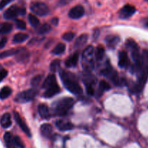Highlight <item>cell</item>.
<instances>
[{"instance_id":"6da1fadb","label":"cell","mask_w":148,"mask_h":148,"mask_svg":"<svg viewBox=\"0 0 148 148\" xmlns=\"http://www.w3.org/2000/svg\"><path fill=\"white\" fill-rule=\"evenodd\" d=\"M60 76L64 85L66 89L75 94H82V89L78 83L76 77L72 73L66 71H62L60 72Z\"/></svg>"},{"instance_id":"7a4b0ae2","label":"cell","mask_w":148,"mask_h":148,"mask_svg":"<svg viewBox=\"0 0 148 148\" xmlns=\"http://www.w3.org/2000/svg\"><path fill=\"white\" fill-rule=\"evenodd\" d=\"M75 104V101L71 97H64L55 102L53 106V112L58 115H65Z\"/></svg>"},{"instance_id":"3957f363","label":"cell","mask_w":148,"mask_h":148,"mask_svg":"<svg viewBox=\"0 0 148 148\" xmlns=\"http://www.w3.org/2000/svg\"><path fill=\"white\" fill-rule=\"evenodd\" d=\"M94 55V49L92 46H88L82 53V67L87 72H90L93 69Z\"/></svg>"},{"instance_id":"277c9868","label":"cell","mask_w":148,"mask_h":148,"mask_svg":"<svg viewBox=\"0 0 148 148\" xmlns=\"http://www.w3.org/2000/svg\"><path fill=\"white\" fill-rule=\"evenodd\" d=\"M25 14V9L19 7L17 5H12L4 12V17L7 20H12L17 17L18 15H23Z\"/></svg>"},{"instance_id":"5b68a950","label":"cell","mask_w":148,"mask_h":148,"mask_svg":"<svg viewBox=\"0 0 148 148\" xmlns=\"http://www.w3.org/2000/svg\"><path fill=\"white\" fill-rule=\"evenodd\" d=\"M36 94H37V91L35 89H30L22 91V92L19 93V94L16 96L15 101L20 103L27 102H29L30 101V100H33L34 97H36Z\"/></svg>"},{"instance_id":"8992f818","label":"cell","mask_w":148,"mask_h":148,"mask_svg":"<svg viewBox=\"0 0 148 148\" xmlns=\"http://www.w3.org/2000/svg\"><path fill=\"white\" fill-rule=\"evenodd\" d=\"M30 10L36 15L45 16L49 12V9L46 4L43 2H33L30 5Z\"/></svg>"},{"instance_id":"52a82bcc","label":"cell","mask_w":148,"mask_h":148,"mask_svg":"<svg viewBox=\"0 0 148 148\" xmlns=\"http://www.w3.org/2000/svg\"><path fill=\"white\" fill-rule=\"evenodd\" d=\"M14 119H15L17 123L18 124V126L20 127V129L23 131V132H24L27 136L30 137V136H31V133H30V129H29L28 126H27L24 120H23V118L20 117V114H19L17 112H14Z\"/></svg>"},{"instance_id":"ba28073f","label":"cell","mask_w":148,"mask_h":148,"mask_svg":"<svg viewBox=\"0 0 148 148\" xmlns=\"http://www.w3.org/2000/svg\"><path fill=\"white\" fill-rule=\"evenodd\" d=\"M85 14V9L82 6L77 5L72 7L69 12V17L72 19H79Z\"/></svg>"},{"instance_id":"9c48e42d","label":"cell","mask_w":148,"mask_h":148,"mask_svg":"<svg viewBox=\"0 0 148 148\" xmlns=\"http://www.w3.org/2000/svg\"><path fill=\"white\" fill-rule=\"evenodd\" d=\"M135 11L136 9L134 6L130 5V4H126L120 10V17L121 18H128V17L132 16L134 13L135 12Z\"/></svg>"},{"instance_id":"30bf717a","label":"cell","mask_w":148,"mask_h":148,"mask_svg":"<svg viewBox=\"0 0 148 148\" xmlns=\"http://www.w3.org/2000/svg\"><path fill=\"white\" fill-rule=\"evenodd\" d=\"M60 87L59 86V85H58L57 83H56L54 85L51 86L46 89V91H45L44 94H43V96H44L45 97H46V98H50V97H53V96L56 95V94H59V93L60 92Z\"/></svg>"},{"instance_id":"8fae6325","label":"cell","mask_w":148,"mask_h":148,"mask_svg":"<svg viewBox=\"0 0 148 148\" xmlns=\"http://www.w3.org/2000/svg\"><path fill=\"white\" fill-rule=\"evenodd\" d=\"M4 140L7 148H17L14 142V138L11 133L6 132L4 135Z\"/></svg>"},{"instance_id":"7c38bea8","label":"cell","mask_w":148,"mask_h":148,"mask_svg":"<svg viewBox=\"0 0 148 148\" xmlns=\"http://www.w3.org/2000/svg\"><path fill=\"white\" fill-rule=\"evenodd\" d=\"M40 132L45 137L51 138L53 134V127L49 123H44L40 126Z\"/></svg>"},{"instance_id":"4fadbf2b","label":"cell","mask_w":148,"mask_h":148,"mask_svg":"<svg viewBox=\"0 0 148 148\" xmlns=\"http://www.w3.org/2000/svg\"><path fill=\"white\" fill-rule=\"evenodd\" d=\"M30 56V53L28 51L25 49H19L17 50V52L16 53V59L19 62H25L27 60Z\"/></svg>"},{"instance_id":"5bb4252c","label":"cell","mask_w":148,"mask_h":148,"mask_svg":"<svg viewBox=\"0 0 148 148\" xmlns=\"http://www.w3.org/2000/svg\"><path fill=\"white\" fill-rule=\"evenodd\" d=\"M129 65V58L127 52L122 51L119 55V66L120 68H126Z\"/></svg>"},{"instance_id":"9a60e30c","label":"cell","mask_w":148,"mask_h":148,"mask_svg":"<svg viewBox=\"0 0 148 148\" xmlns=\"http://www.w3.org/2000/svg\"><path fill=\"white\" fill-rule=\"evenodd\" d=\"M78 59H79V53L76 52V53L73 54L71 57H68L65 61V65L67 68H72V67L76 66L77 64Z\"/></svg>"},{"instance_id":"2e32d148","label":"cell","mask_w":148,"mask_h":148,"mask_svg":"<svg viewBox=\"0 0 148 148\" xmlns=\"http://www.w3.org/2000/svg\"><path fill=\"white\" fill-rule=\"evenodd\" d=\"M56 126L58 127V129L61 131H68L71 130L74 128L73 124L70 122L64 121L63 120H58L56 123Z\"/></svg>"},{"instance_id":"e0dca14e","label":"cell","mask_w":148,"mask_h":148,"mask_svg":"<svg viewBox=\"0 0 148 148\" xmlns=\"http://www.w3.org/2000/svg\"><path fill=\"white\" fill-rule=\"evenodd\" d=\"M106 41L108 47L113 49V48H115V46L119 41V37L114 35H110L106 37Z\"/></svg>"},{"instance_id":"ac0fdd59","label":"cell","mask_w":148,"mask_h":148,"mask_svg":"<svg viewBox=\"0 0 148 148\" xmlns=\"http://www.w3.org/2000/svg\"><path fill=\"white\" fill-rule=\"evenodd\" d=\"M38 113L40 117L44 119H48L51 117L49 107L44 104H41L38 106Z\"/></svg>"},{"instance_id":"d6986e66","label":"cell","mask_w":148,"mask_h":148,"mask_svg":"<svg viewBox=\"0 0 148 148\" xmlns=\"http://www.w3.org/2000/svg\"><path fill=\"white\" fill-rule=\"evenodd\" d=\"M0 123H1V126L4 129L9 128L12 125V120H11V115L10 113H4L1 118V120H0Z\"/></svg>"},{"instance_id":"ffe728a7","label":"cell","mask_w":148,"mask_h":148,"mask_svg":"<svg viewBox=\"0 0 148 148\" xmlns=\"http://www.w3.org/2000/svg\"><path fill=\"white\" fill-rule=\"evenodd\" d=\"M55 84H56V76H55L53 74H50V75H48L46 77V78L45 79L44 82L43 84V88L44 89H48L49 87L51 86L54 85Z\"/></svg>"},{"instance_id":"44dd1931","label":"cell","mask_w":148,"mask_h":148,"mask_svg":"<svg viewBox=\"0 0 148 148\" xmlns=\"http://www.w3.org/2000/svg\"><path fill=\"white\" fill-rule=\"evenodd\" d=\"M88 39V36L85 33H83L81 36H79L77 39H76L75 43V46L76 48H81L87 43Z\"/></svg>"},{"instance_id":"7402d4cb","label":"cell","mask_w":148,"mask_h":148,"mask_svg":"<svg viewBox=\"0 0 148 148\" xmlns=\"http://www.w3.org/2000/svg\"><path fill=\"white\" fill-rule=\"evenodd\" d=\"M110 89H111V86H110L109 84L106 81L103 80V81H101L99 83V87H98V91H97V96L101 97L104 91H107V90Z\"/></svg>"},{"instance_id":"603a6c76","label":"cell","mask_w":148,"mask_h":148,"mask_svg":"<svg viewBox=\"0 0 148 148\" xmlns=\"http://www.w3.org/2000/svg\"><path fill=\"white\" fill-rule=\"evenodd\" d=\"M28 38V35L26 34V33H18L17 34H15L13 37V42L16 44L22 43V42H24L25 41H26Z\"/></svg>"},{"instance_id":"cb8c5ba5","label":"cell","mask_w":148,"mask_h":148,"mask_svg":"<svg viewBox=\"0 0 148 148\" xmlns=\"http://www.w3.org/2000/svg\"><path fill=\"white\" fill-rule=\"evenodd\" d=\"M12 30V25L10 23H4L0 26V36L7 34Z\"/></svg>"},{"instance_id":"d4e9b609","label":"cell","mask_w":148,"mask_h":148,"mask_svg":"<svg viewBox=\"0 0 148 148\" xmlns=\"http://www.w3.org/2000/svg\"><path fill=\"white\" fill-rule=\"evenodd\" d=\"M66 49V46L63 43H59L57 45H56L54 48L52 50V53L53 55H62Z\"/></svg>"},{"instance_id":"484cf974","label":"cell","mask_w":148,"mask_h":148,"mask_svg":"<svg viewBox=\"0 0 148 148\" xmlns=\"http://www.w3.org/2000/svg\"><path fill=\"white\" fill-rule=\"evenodd\" d=\"M12 94V89L9 86H4L0 90V99L4 100L7 98Z\"/></svg>"},{"instance_id":"4316f807","label":"cell","mask_w":148,"mask_h":148,"mask_svg":"<svg viewBox=\"0 0 148 148\" xmlns=\"http://www.w3.org/2000/svg\"><path fill=\"white\" fill-rule=\"evenodd\" d=\"M95 55L97 60H102L104 57V55H105V50H104V48L101 46H98L96 49V51H95Z\"/></svg>"},{"instance_id":"83f0119b","label":"cell","mask_w":148,"mask_h":148,"mask_svg":"<svg viewBox=\"0 0 148 148\" xmlns=\"http://www.w3.org/2000/svg\"><path fill=\"white\" fill-rule=\"evenodd\" d=\"M28 20L30 24L33 26V28H38L40 25V21L36 15L33 14H30L28 15Z\"/></svg>"},{"instance_id":"f1b7e54d","label":"cell","mask_w":148,"mask_h":148,"mask_svg":"<svg viewBox=\"0 0 148 148\" xmlns=\"http://www.w3.org/2000/svg\"><path fill=\"white\" fill-rule=\"evenodd\" d=\"M126 46L130 49L131 52L134 50H138L139 49V46L137 45V44L134 41L133 39H128L126 42Z\"/></svg>"},{"instance_id":"f546056e","label":"cell","mask_w":148,"mask_h":148,"mask_svg":"<svg viewBox=\"0 0 148 148\" xmlns=\"http://www.w3.org/2000/svg\"><path fill=\"white\" fill-rule=\"evenodd\" d=\"M61 65V60L59 59H54V60L52 61L51 62L50 65V69L51 71H53V72H56L57 71H59V69L60 68Z\"/></svg>"},{"instance_id":"4dcf8cb0","label":"cell","mask_w":148,"mask_h":148,"mask_svg":"<svg viewBox=\"0 0 148 148\" xmlns=\"http://www.w3.org/2000/svg\"><path fill=\"white\" fill-rule=\"evenodd\" d=\"M17 50H18V49H10V50L4 51V52L0 53V59H1V58L7 57L12 56V55H16V53L17 52Z\"/></svg>"},{"instance_id":"1f68e13d","label":"cell","mask_w":148,"mask_h":148,"mask_svg":"<svg viewBox=\"0 0 148 148\" xmlns=\"http://www.w3.org/2000/svg\"><path fill=\"white\" fill-rule=\"evenodd\" d=\"M51 29V28L50 25L45 23V24L42 25L41 26H40L38 28V33H40V34H44V33H46L50 31Z\"/></svg>"},{"instance_id":"d6a6232c","label":"cell","mask_w":148,"mask_h":148,"mask_svg":"<svg viewBox=\"0 0 148 148\" xmlns=\"http://www.w3.org/2000/svg\"><path fill=\"white\" fill-rule=\"evenodd\" d=\"M42 80V75H37L36 76L33 77L31 80V85L33 86L36 87L40 84V83L41 82Z\"/></svg>"},{"instance_id":"836d02e7","label":"cell","mask_w":148,"mask_h":148,"mask_svg":"<svg viewBox=\"0 0 148 148\" xmlns=\"http://www.w3.org/2000/svg\"><path fill=\"white\" fill-rule=\"evenodd\" d=\"M74 37H75V33L72 32H67L62 36V39L66 41H70L74 39Z\"/></svg>"},{"instance_id":"e575fe53","label":"cell","mask_w":148,"mask_h":148,"mask_svg":"<svg viewBox=\"0 0 148 148\" xmlns=\"http://www.w3.org/2000/svg\"><path fill=\"white\" fill-rule=\"evenodd\" d=\"M16 26L17 28L21 29V30H25L26 29V23L25 22L23 21V20H16Z\"/></svg>"},{"instance_id":"d590c367","label":"cell","mask_w":148,"mask_h":148,"mask_svg":"<svg viewBox=\"0 0 148 148\" xmlns=\"http://www.w3.org/2000/svg\"><path fill=\"white\" fill-rule=\"evenodd\" d=\"M14 142H15L16 145H17V148H25V145L23 143V141L21 140L18 136H14Z\"/></svg>"},{"instance_id":"8d00e7d4","label":"cell","mask_w":148,"mask_h":148,"mask_svg":"<svg viewBox=\"0 0 148 148\" xmlns=\"http://www.w3.org/2000/svg\"><path fill=\"white\" fill-rule=\"evenodd\" d=\"M7 73H8V72H7V70L1 69V71H0V82L7 76Z\"/></svg>"},{"instance_id":"74e56055","label":"cell","mask_w":148,"mask_h":148,"mask_svg":"<svg viewBox=\"0 0 148 148\" xmlns=\"http://www.w3.org/2000/svg\"><path fill=\"white\" fill-rule=\"evenodd\" d=\"M13 0H1L0 1V10L3 9L4 7H5V6H7L9 3L11 2Z\"/></svg>"},{"instance_id":"f35d334b","label":"cell","mask_w":148,"mask_h":148,"mask_svg":"<svg viewBox=\"0 0 148 148\" xmlns=\"http://www.w3.org/2000/svg\"><path fill=\"white\" fill-rule=\"evenodd\" d=\"M87 92L90 95H93L95 91H94V89L92 86V85H87Z\"/></svg>"},{"instance_id":"ab89813d","label":"cell","mask_w":148,"mask_h":148,"mask_svg":"<svg viewBox=\"0 0 148 148\" xmlns=\"http://www.w3.org/2000/svg\"><path fill=\"white\" fill-rule=\"evenodd\" d=\"M7 39L6 37L2 38V39L0 40V49L4 47V46H5V44H7Z\"/></svg>"},{"instance_id":"60d3db41","label":"cell","mask_w":148,"mask_h":148,"mask_svg":"<svg viewBox=\"0 0 148 148\" xmlns=\"http://www.w3.org/2000/svg\"><path fill=\"white\" fill-rule=\"evenodd\" d=\"M51 23H53V25H55V26H56V25L58 24V19L57 18H53V20H51Z\"/></svg>"},{"instance_id":"b9f144b4","label":"cell","mask_w":148,"mask_h":148,"mask_svg":"<svg viewBox=\"0 0 148 148\" xmlns=\"http://www.w3.org/2000/svg\"><path fill=\"white\" fill-rule=\"evenodd\" d=\"M68 1H69V0H61V2H62V4H66V3H67Z\"/></svg>"},{"instance_id":"7bdbcfd3","label":"cell","mask_w":148,"mask_h":148,"mask_svg":"<svg viewBox=\"0 0 148 148\" xmlns=\"http://www.w3.org/2000/svg\"><path fill=\"white\" fill-rule=\"evenodd\" d=\"M1 65H0V71H1Z\"/></svg>"},{"instance_id":"ee69618b","label":"cell","mask_w":148,"mask_h":148,"mask_svg":"<svg viewBox=\"0 0 148 148\" xmlns=\"http://www.w3.org/2000/svg\"><path fill=\"white\" fill-rule=\"evenodd\" d=\"M146 26H147V27H148V23H147V25H146Z\"/></svg>"}]
</instances>
